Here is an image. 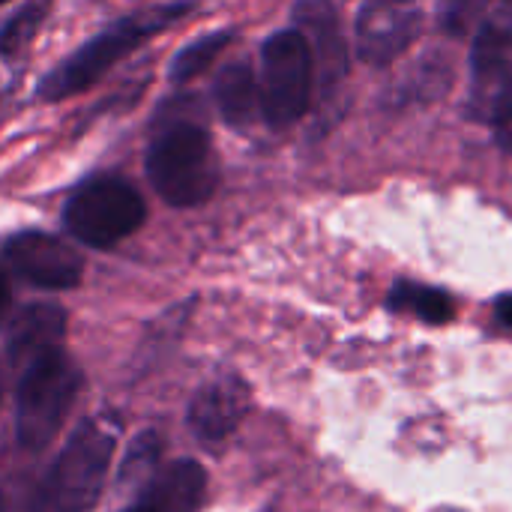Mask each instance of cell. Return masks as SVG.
Returning <instances> with one entry per match:
<instances>
[{
  "label": "cell",
  "mask_w": 512,
  "mask_h": 512,
  "mask_svg": "<svg viewBox=\"0 0 512 512\" xmlns=\"http://www.w3.org/2000/svg\"><path fill=\"white\" fill-rule=\"evenodd\" d=\"M114 444L108 426L84 420L42 477H15L0 486V512H87L108 480Z\"/></svg>",
  "instance_id": "1"
},
{
  "label": "cell",
  "mask_w": 512,
  "mask_h": 512,
  "mask_svg": "<svg viewBox=\"0 0 512 512\" xmlns=\"http://www.w3.org/2000/svg\"><path fill=\"white\" fill-rule=\"evenodd\" d=\"M192 9H195V0H174V3H159V6L138 9L132 15L117 18L111 27H105L102 33L87 39L75 54H69L54 72H48L39 81L36 96L48 102H60L66 96H75L93 87L114 63L129 57L138 45H144L165 27L180 21Z\"/></svg>",
  "instance_id": "2"
},
{
  "label": "cell",
  "mask_w": 512,
  "mask_h": 512,
  "mask_svg": "<svg viewBox=\"0 0 512 512\" xmlns=\"http://www.w3.org/2000/svg\"><path fill=\"white\" fill-rule=\"evenodd\" d=\"M156 129L144 168L159 198L171 207H198L213 198L219 186V156L210 132L192 120L156 123Z\"/></svg>",
  "instance_id": "3"
},
{
  "label": "cell",
  "mask_w": 512,
  "mask_h": 512,
  "mask_svg": "<svg viewBox=\"0 0 512 512\" xmlns=\"http://www.w3.org/2000/svg\"><path fill=\"white\" fill-rule=\"evenodd\" d=\"M81 372L63 348L45 351L21 366L15 396V435L27 450H42L60 432L75 396Z\"/></svg>",
  "instance_id": "4"
},
{
  "label": "cell",
  "mask_w": 512,
  "mask_h": 512,
  "mask_svg": "<svg viewBox=\"0 0 512 512\" xmlns=\"http://www.w3.org/2000/svg\"><path fill=\"white\" fill-rule=\"evenodd\" d=\"M147 219V204L141 192L114 174L84 180L63 207L66 231L93 249H111L129 234H135Z\"/></svg>",
  "instance_id": "5"
},
{
  "label": "cell",
  "mask_w": 512,
  "mask_h": 512,
  "mask_svg": "<svg viewBox=\"0 0 512 512\" xmlns=\"http://www.w3.org/2000/svg\"><path fill=\"white\" fill-rule=\"evenodd\" d=\"M315 66L306 36L291 27L261 45V114L273 129L294 126L312 105Z\"/></svg>",
  "instance_id": "6"
},
{
  "label": "cell",
  "mask_w": 512,
  "mask_h": 512,
  "mask_svg": "<svg viewBox=\"0 0 512 512\" xmlns=\"http://www.w3.org/2000/svg\"><path fill=\"white\" fill-rule=\"evenodd\" d=\"M512 33L501 24H483L471 48L468 117L492 126L495 135L512 126Z\"/></svg>",
  "instance_id": "7"
},
{
  "label": "cell",
  "mask_w": 512,
  "mask_h": 512,
  "mask_svg": "<svg viewBox=\"0 0 512 512\" xmlns=\"http://www.w3.org/2000/svg\"><path fill=\"white\" fill-rule=\"evenodd\" d=\"M423 12L417 0H363L354 24L357 57L366 66H390L420 36Z\"/></svg>",
  "instance_id": "8"
},
{
  "label": "cell",
  "mask_w": 512,
  "mask_h": 512,
  "mask_svg": "<svg viewBox=\"0 0 512 512\" xmlns=\"http://www.w3.org/2000/svg\"><path fill=\"white\" fill-rule=\"evenodd\" d=\"M3 258L15 276L42 291H69L81 282L84 258L66 240L45 231H21L6 240Z\"/></svg>",
  "instance_id": "9"
},
{
  "label": "cell",
  "mask_w": 512,
  "mask_h": 512,
  "mask_svg": "<svg viewBox=\"0 0 512 512\" xmlns=\"http://www.w3.org/2000/svg\"><path fill=\"white\" fill-rule=\"evenodd\" d=\"M294 24L309 42L321 96L333 99L348 75V42L336 6L330 0H297Z\"/></svg>",
  "instance_id": "10"
},
{
  "label": "cell",
  "mask_w": 512,
  "mask_h": 512,
  "mask_svg": "<svg viewBox=\"0 0 512 512\" xmlns=\"http://www.w3.org/2000/svg\"><path fill=\"white\" fill-rule=\"evenodd\" d=\"M246 408H249L246 384H240L237 378L210 381L189 402V429L207 447L222 444L240 426Z\"/></svg>",
  "instance_id": "11"
},
{
  "label": "cell",
  "mask_w": 512,
  "mask_h": 512,
  "mask_svg": "<svg viewBox=\"0 0 512 512\" xmlns=\"http://www.w3.org/2000/svg\"><path fill=\"white\" fill-rule=\"evenodd\" d=\"M207 492V474L198 462L180 459L147 480L141 495L123 512H198Z\"/></svg>",
  "instance_id": "12"
},
{
  "label": "cell",
  "mask_w": 512,
  "mask_h": 512,
  "mask_svg": "<svg viewBox=\"0 0 512 512\" xmlns=\"http://www.w3.org/2000/svg\"><path fill=\"white\" fill-rule=\"evenodd\" d=\"M66 336V312L54 303H33L15 312V318L6 327V357L12 366H24L33 357L63 348Z\"/></svg>",
  "instance_id": "13"
},
{
  "label": "cell",
  "mask_w": 512,
  "mask_h": 512,
  "mask_svg": "<svg viewBox=\"0 0 512 512\" xmlns=\"http://www.w3.org/2000/svg\"><path fill=\"white\" fill-rule=\"evenodd\" d=\"M213 102H216L219 117L228 126L243 129V126L255 123V117L261 114V84H258V78L246 60L225 63L216 72Z\"/></svg>",
  "instance_id": "14"
},
{
  "label": "cell",
  "mask_w": 512,
  "mask_h": 512,
  "mask_svg": "<svg viewBox=\"0 0 512 512\" xmlns=\"http://www.w3.org/2000/svg\"><path fill=\"white\" fill-rule=\"evenodd\" d=\"M387 306L396 312H414L417 318H423L426 324H447L456 315L453 297L441 288H429V285H417V282H396Z\"/></svg>",
  "instance_id": "15"
},
{
  "label": "cell",
  "mask_w": 512,
  "mask_h": 512,
  "mask_svg": "<svg viewBox=\"0 0 512 512\" xmlns=\"http://www.w3.org/2000/svg\"><path fill=\"white\" fill-rule=\"evenodd\" d=\"M234 39V30H219V33H207L201 39L186 42L168 63V78L174 84H186L192 78H198L201 72H207L216 57L228 48V42Z\"/></svg>",
  "instance_id": "16"
},
{
  "label": "cell",
  "mask_w": 512,
  "mask_h": 512,
  "mask_svg": "<svg viewBox=\"0 0 512 512\" xmlns=\"http://www.w3.org/2000/svg\"><path fill=\"white\" fill-rule=\"evenodd\" d=\"M48 12L51 0H30L12 18H6V24L0 27V57H15L18 51H24L45 24Z\"/></svg>",
  "instance_id": "17"
},
{
  "label": "cell",
  "mask_w": 512,
  "mask_h": 512,
  "mask_svg": "<svg viewBox=\"0 0 512 512\" xmlns=\"http://www.w3.org/2000/svg\"><path fill=\"white\" fill-rule=\"evenodd\" d=\"M159 450H162V444H159V435H156V432L138 435V438L132 441V447H129L123 465H120V483H132V480L147 477L150 468L159 462Z\"/></svg>",
  "instance_id": "18"
},
{
  "label": "cell",
  "mask_w": 512,
  "mask_h": 512,
  "mask_svg": "<svg viewBox=\"0 0 512 512\" xmlns=\"http://www.w3.org/2000/svg\"><path fill=\"white\" fill-rule=\"evenodd\" d=\"M492 3L495 0H441V27L453 36H468Z\"/></svg>",
  "instance_id": "19"
},
{
  "label": "cell",
  "mask_w": 512,
  "mask_h": 512,
  "mask_svg": "<svg viewBox=\"0 0 512 512\" xmlns=\"http://www.w3.org/2000/svg\"><path fill=\"white\" fill-rule=\"evenodd\" d=\"M495 315H498V321H501L504 327H512V294L498 297V303H495Z\"/></svg>",
  "instance_id": "20"
},
{
  "label": "cell",
  "mask_w": 512,
  "mask_h": 512,
  "mask_svg": "<svg viewBox=\"0 0 512 512\" xmlns=\"http://www.w3.org/2000/svg\"><path fill=\"white\" fill-rule=\"evenodd\" d=\"M9 297H12V291H9V276H6L3 267H0V315H3L6 306H9Z\"/></svg>",
  "instance_id": "21"
},
{
  "label": "cell",
  "mask_w": 512,
  "mask_h": 512,
  "mask_svg": "<svg viewBox=\"0 0 512 512\" xmlns=\"http://www.w3.org/2000/svg\"><path fill=\"white\" fill-rule=\"evenodd\" d=\"M0 396H3V369H0Z\"/></svg>",
  "instance_id": "22"
},
{
  "label": "cell",
  "mask_w": 512,
  "mask_h": 512,
  "mask_svg": "<svg viewBox=\"0 0 512 512\" xmlns=\"http://www.w3.org/2000/svg\"><path fill=\"white\" fill-rule=\"evenodd\" d=\"M0 3H6V0H0Z\"/></svg>",
  "instance_id": "23"
}]
</instances>
